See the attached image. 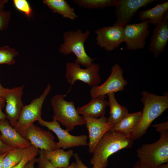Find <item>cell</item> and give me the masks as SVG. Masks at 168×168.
I'll return each instance as SVG.
<instances>
[{
    "instance_id": "6da1fadb",
    "label": "cell",
    "mask_w": 168,
    "mask_h": 168,
    "mask_svg": "<svg viewBox=\"0 0 168 168\" xmlns=\"http://www.w3.org/2000/svg\"><path fill=\"white\" fill-rule=\"evenodd\" d=\"M141 99L143 107L138 124L128 135L132 140L138 139L145 134L153 121L168 108V95L158 96L143 91Z\"/></svg>"
},
{
    "instance_id": "7a4b0ae2",
    "label": "cell",
    "mask_w": 168,
    "mask_h": 168,
    "mask_svg": "<svg viewBox=\"0 0 168 168\" xmlns=\"http://www.w3.org/2000/svg\"><path fill=\"white\" fill-rule=\"evenodd\" d=\"M133 143L127 135L111 130L107 132L93 150L90 161L93 168H106L111 155L121 150L131 148Z\"/></svg>"
},
{
    "instance_id": "3957f363",
    "label": "cell",
    "mask_w": 168,
    "mask_h": 168,
    "mask_svg": "<svg viewBox=\"0 0 168 168\" xmlns=\"http://www.w3.org/2000/svg\"><path fill=\"white\" fill-rule=\"evenodd\" d=\"M90 34L86 30L83 32L81 29L65 32L63 34V43L59 49V51L67 55L73 53L76 57L75 62L87 68L93 62L97 59L91 58L86 52L84 44Z\"/></svg>"
},
{
    "instance_id": "277c9868",
    "label": "cell",
    "mask_w": 168,
    "mask_h": 168,
    "mask_svg": "<svg viewBox=\"0 0 168 168\" xmlns=\"http://www.w3.org/2000/svg\"><path fill=\"white\" fill-rule=\"evenodd\" d=\"M160 134L157 141L144 144L136 151L139 161L149 168H156L168 162V130Z\"/></svg>"
},
{
    "instance_id": "5b68a950",
    "label": "cell",
    "mask_w": 168,
    "mask_h": 168,
    "mask_svg": "<svg viewBox=\"0 0 168 168\" xmlns=\"http://www.w3.org/2000/svg\"><path fill=\"white\" fill-rule=\"evenodd\" d=\"M65 96L60 94L52 97L51 101L54 113L52 119L60 123L69 132L76 126L85 124L86 121L78 113L74 102L66 100Z\"/></svg>"
},
{
    "instance_id": "8992f818",
    "label": "cell",
    "mask_w": 168,
    "mask_h": 168,
    "mask_svg": "<svg viewBox=\"0 0 168 168\" xmlns=\"http://www.w3.org/2000/svg\"><path fill=\"white\" fill-rule=\"evenodd\" d=\"M48 83L41 95L23 106L16 125L14 128L23 137L27 129L34 123L41 118V109L44 102L51 89Z\"/></svg>"
},
{
    "instance_id": "52a82bcc",
    "label": "cell",
    "mask_w": 168,
    "mask_h": 168,
    "mask_svg": "<svg viewBox=\"0 0 168 168\" xmlns=\"http://www.w3.org/2000/svg\"><path fill=\"white\" fill-rule=\"evenodd\" d=\"M100 69L99 65L96 63H92L90 66L83 69L75 62H68L66 65L65 77L71 86L76 81L79 80L92 87L98 85L101 82Z\"/></svg>"
},
{
    "instance_id": "ba28073f",
    "label": "cell",
    "mask_w": 168,
    "mask_h": 168,
    "mask_svg": "<svg viewBox=\"0 0 168 168\" xmlns=\"http://www.w3.org/2000/svg\"><path fill=\"white\" fill-rule=\"evenodd\" d=\"M38 121L40 125L47 128L56 135L58 140V142H57V149L61 148L65 149L88 145L87 135H82L76 136L72 135L66 129H62L57 121L53 120L49 122L41 118Z\"/></svg>"
},
{
    "instance_id": "9c48e42d",
    "label": "cell",
    "mask_w": 168,
    "mask_h": 168,
    "mask_svg": "<svg viewBox=\"0 0 168 168\" xmlns=\"http://www.w3.org/2000/svg\"><path fill=\"white\" fill-rule=\"evenodd\" d=\"M156 0H115L114 25L124 27L131 21L138 10L147 6Z\"/></svg>"
},
{
    "instance_id": "30bf717a",
    "label": "cell",
    "mask_w": 168,
    "mask_h": 168,
    "mask_svg": "<svg viewBox=\"0 0 168 168\" xmlns=\"http://www.w3.org/2000/svg\"><path fill=\"white\" fill-rule=\"evenodd\" d=\"M150 24L147 20L141 23L128 24L124 28V42L127 49L136 50L144 48L150 31Z\"/></svg>"
},
{
    "instance_id": "8fae6325",
    "label": "cell",
    "mask_w": 168,
    "mask_h": 168,
    "mask_svg": "<svg viewBox=\"0 0 168 168\" xmlns=\"http://www.w3.org/2000/svg\"><path fill=\"white\" fill-rule=\"evenodd\" d=\"M24 86L22 85L11 89L4 88L2 93V97L6 103V118L13 128L17 123L24 106L22 96Z\"/></svg>"
},
{
    "instance_id": "7c38bea8",
    "label": "cell",
    "mask_w": 168,
    "mask_h": 168,
    "mask_svg": "<svg viewBox=\"0 0 168 168\" xmlns=\"http://www.w3.org/2000/svg\"><path fill=\"white\" fill-rule=\"evenodd\" d=\"M123 70L118 64H114L111 69L110 75L102 85L92 87L90 90L92 98L111 93L122 91L127 84L123 76Z\"/></svg>"
},
{
    "instance_id": "4fadbf2b",
    "label": "cell",
    "mask_w": 168,
    "mask_h": 168,
    "mask_svg": "<svg viewBox=\"0 0 168 168\" xmlns=\"http://www.w3.org/2000/svg\"><path fill=\"white\" fill-rule=\"evenodd\" d=\"M124 27L115 25L99 28L95 31L97 45L111 51L124 42Z\"/></svg>"
},
{
    "instance_id": "5bb4252c",
    "label": "cell",
    "mask_w": 168,
    "mask_h": 168,
    "mask_svg": "<svg viewBox=\"0 0 168 168\" xmlns=\"http://www.w3.org/2000/svg\"><path fill=\"white\" fill-rule=\"evenodd\" d=\"M85 120V124L89 133L88 151L92 153L97 143L104 135L111 130L113 125L107 121L104 116L99 119L87 116H82Z\"/></svg>"
},
{
    "instance_id": "9a60e30c",
    "label": "cell",
    "mask_w": 168,
    "mask_h": 168,
    "mask_svg": "<svg viewBox=\"0 0 168 168\" xmlns=\"http://www.w3.org/2000/svg\"><path fill=\"white\" fill-rule=\"evenodd\" d=\"M24 138L38 149L47 151L57 149V142L54 141L55 138L52 133L34 124L27 129Z\"/></svg>"
},
{
    "instance_id": "2e32d148",
    "label": "cell",
    "mask_w": 168,
    "mask_h": 168,
    "mask_svg": "<svg viewBox=\"0 0 168 168\" xmlns=\"http://www.w3.org/2000/svg\"><path fill=\"white\" fill-rule=\"evenodd\" d=\"M155 26L150 38L149 51L156 58L164 51L168 41V11Z\"/></svg>"
},
{
    "instance_id": "e0dca14e",
    "label": "cell",
    "mask_w": 168,
    "mask_h": 168,
    "mask_svg": "<svg viewBox=\"0 0 168 168\" xmlns=\"http://www.w3.org/2000/svg\"><path fill=\"white\" fill-rule=\"evenodd\" d=\"M0 139L5 145L14 148H26L31 145L10 125L6 119L0 120Z\"/></svg>"
},
{
    "instance_id": "ac0fdd59",
    "label": "cell",
    "mask_w": 168,
    "mask_h": 168,
    "mask_svg": "<svg viewBox=\"0 0 168 168\" xmlns=\"http://www.w3.org/2000/svg\"><path fill=\"white\" fill-rule=\"evenodd\" d=\"M108 105V101L105 95H101L92 98L90 102L76 109L78 114L95 118L105 115V109Z\"/></svg>"
},
{
    "instance_id": "d6986e66",
    "label": "cell",
    "mask_w": 168,
    "mask_h": 168,
    "mask_svg": "<svg viewBox=\"0 0 168 168\" xmlns=\"http://www.w3.org/2000/svg\"><path fill=\"white\" fill-rule=\"evenodd\" d=\"M42 150L44 156L54 168L68 167L69 165L70 160L74 154L72 150L66 151L60 149L54 151Z\"/></svg>"
},
{
    "instance_id": "ffe728a7",
    "label": "cell",
    "mask_w": 168,
    "mask_h": 168,
    "mask_svg": "<svg viewBox=\"0 0 168 168\" xmlns=\"http://www.w3.org/2000/svg\"><path fill=\"white\" fill-rule=\"evenodd\" d=\"M168 11V1L158 4L152 8L142 10L138 13L139 20L142 21L147 20L150 24L156 26L162 19Z\"/></svg>"
},
{
    "instance_id": "44dd1931",
    "label": "cell",
    "mask_w": 168,
    "mask_h": 168,
    "mask_svg": "<svg viewBox=\"0 0 168 168\" xmlns=\"http://www.w3.org/2000/svg\"><path fill=\"white\" fill-rule=\"evenodd\" d=\"M141 114L142 111L133 113H128L114 125L110 130L128 136L138 124Z\"/></svg>"
},
{
    "instance_id": "7402d4cb",
    "label": "cell",
    "mask_w": 168,
    "mask_h": 168,
    "mask_svg": "<svg viewBox=\"0 0 168 168\" xmlns=\"http://www.w3.org/2000/svg\"><path fill=\"white\" fill-rule=\"evenodd\" d=\"M43 3L54 13L59 14L65 18L73 20L78 17L72 7L65 0H44Z\"/></svg>"
},
{
    "instance_id": "603a6c76",
    "label": "cell",
    "mask_w": 168,
    "mask_h": 168,
    "mask_svg": "<svg viewBox=\"0 0 168 168\" xmlns=\"http://www.w3.org/2000/svg\"><path fill=\"white\" fill-rule=\"evenodd\" d=\"M114 94V93L107 94L108 97V105L110 108V116L107 119V121L113 125L120 121L129 113L126 107L120 105L118 102Z\"/></svg>"
},
{
    "instance_id": "cb8c5ba5",
    "label": "cell",
    "mask_w": 168,
    "mask_h": 168,
    "mask_svg": "<svg viewBox=\"0 0 168 168\" xmlns=\"http://www.w3.org/2000/svg\"><path fill=\"white\" fill-rule=\"evenodd\" d=\"M72 2L80 7L90 9L114 7L115 0H73Z\"/></svg>"
},
{
    "instance_id": "d4e9b609",
    "label": "cell",
    "mask_w": 168,
    "mask_h": 168,
    "mask_svg": "<svg viewBox=\"0 0 168 168\" xmlns=\"http://www.w3.org/2000/svg\"><path fill=\"white\" fill-rule=\"evenodd\" d=\"M24 149L15 148L10 151L5 156L2 162V168H12L21 161Z\"/></svg>"
},
{
    "instance_id": "484cf974",
    "label": "cell",
    "mask_w": 168,
    "mask_h": 168,
    "mask_svg": "<svg viewBox=\"0 0 168 168\" xmlns=\"http://www.w3.org/2000/svg\"><path fill=\"white\" fill-rule=\"evenodd\" d=\"M18 54L14 49L8 46L0 48V64L11 65L14 64L15 62V57Z\"/></svg>"
},
{
    "instance_id": "4316f807",
    "label": "cell",
    "mask_w": 168,
    "mask_h": 168,
    "mask_svg": "<svg viewBox=\"0 0 168 168\" xmlns=\"http://www.w3.org/2000/svg\"><path fill=\"white\" fill-rule=\"evenodd\" d=\"M39 149L32 145L24 149L21 161L19 163L12 168H23L29 161L35 158L39 153Z\"/></svg>"
},
{
    "instance_id": "83f0119b",
    "label": "cell",
    "mask_w": 168,
    "mask_h": 168,
    "mask_svg": "<svg viewBox=\"0 0 168 168\" xmlns=\"http://www.w3.org/2000/svg\"><path fill=\"white\" fill-rule=\"evenodd\" d=\"M13 2L17 9L24 13L28 17L31 16L32 14V10L27 1L13 0Z\"/></svg>"
},
{
    "instance_id": "f1b7e54d",
    "label": "cell",
    "mask_w": 168,
    "mask_h": 168,
    "mask_svg": "<svg viewBox=\"0 0 168 168\" xmlns=\"http://www.w3.org/2000/svg\"><path fill=\"white\" fill-rule=\"evenodd\" d=\"M39 156L35 159L38 164V168H54L49 161L44 155L42 150H39Z\"/></svg>"
},
{
    "instance_id": "f546056e",
    "label": "cell",
    "mask_w": 168,
    "mask_h": 168,
    "mask_svg": "<svg viewBox=\"0 0 168 168\" xmlns=\"http://www.w3.org/2000/svg\"><path fill=\"white\" fill-rule=\"evenodd\" d=\"M11 16L9 11H3L0 12V30L6 29L8 26Z\"/></svg>"
},
{
    "instance_id": "4dcf8cb0",
    "label": "cell",
    "mask_w": 168,
    "mask_h": 168,
    "mask_svg": "<svg viewBox=\"0 0 168 168\" xmlns=\"http://www.w3.org/2000/svg\"><path fill=\"white\" fill-rule=\"evenodd\" d=\"M152 126L156 128L157 132L161 133L168 130V121L152 125Z\"/></svg>"
},
{
    "instance_id": "1f68e13d",
    "label": "cell",
    "mask_w": 168,
    "mask_h": 168,
    "mask_svg": "<svg viewBox=\"0 0 168 168\" xmlns=\"http://www.w3.org/2000/svg\"><path fill=\"white\" fill-rule=\"evenodd\" d=\"M73 156L75 159L76 168H88L83 164L77 153H74Z\"/></svg>"
},
{
    "instance_id": "d6a6232c",
    "label": "cell",
    "mask_w": 168,
    "mask_h": 168,
    "mask_svg": "<svg viewBox=\"0 0 168 168\" xmlns=\"http://www.w3.org/2000/svg\"><path fill=\"white\" fill-rule=\"evenodd\" d=\"M13 149L3 143L0 139V155L8 152Z\"/></svg>"
},
{
    "instance_id": "836d02e7",
    "label": "cell",
    "mask_w": 168,
    "mask_h": 168,
    "mask_svg": "<svg viewBox=\"0 0 168 168\" xmlns=\"http://www.w3.org/2000/svg\"><path fill=\"white\" fill-rule=\"evenodd\" d=\"M5 100L2 97L0 98V120L6 119L5 114L2 111L5 106Z\"/></svg>"
},
{
    "instance_id": "e575fe53",
    "label": "cell",
    "mask_w": 168,
    "mask_h": 168,
    "mask_svg": "<svg viewBox=\"0 0 168 168\" xmlns=\"http://www.w3.org/2000/svg\"><path fill=\"white\" fill-rule=\"evenodd\" d=\"M35 159V158L29 161L26 164L23 168H35L34 165L36 162Z\"/></svg>"
},
{
    "instance_id": "d590c367",
    "label": "cell",
    "mask_w": 168,
    "mask_h": 168,
    "mask_svg": "<svg viewBox=\"0 0 168 168\" xmlns=\"http://www.w3.org/2000/svg\"><path fill=\"white\" fill-rule=\"evenodd\" d=\"M133 168H149L143 164L139 160L137 161L134 164Z\"/></svg>"
},
{
    "instance_id": "8d00e7d4",
    "label": "cell",
    "mask_w": 168,
    "mask_h": 168,
    "mask_svg": "<svg viewBox=\"0 0 168 168\" xmlns=\"http://www.w3.org/2000/svg\"><path fill=\"white\" fill-rule=\"evenodd\" d=\"M7 2V0H0V12L4 11V5Z\"/></svg>"
},
{
    "instance_id": "74e56055",
    "label": "cell",
    "mask_w": 168,
    "mask_h": 168,
    "mask_svg": "<svg viewBox=\"0 0 168 168\" xmlns=\"http://www.w3.org/2000/svg\"><path fill=\"white\" fill-rule=\"evenodd\" d=\"M8 153V152L0 155V168H2V162L3 160Z\"/></svg>"
},
{
    "instance_id": "f35d334b",
    "label": "cell",
    "mask_w": 168,
    "mask_h": 168,
    "mask_svg": "<svg viewBox=\"0 0 168 168\" xmlns=\"http://www.w3.org/2000/svg\"><path fill=\"white\" fill-rule=\"evenodd\" d=\"M156 168H168V163L161 164L158 166Z\"/></svg>"
},
{
    "instance_id": "ab89813d",
    "label": "cell",
    "mask_w": 168,
    "mask_h": 168,
    "mask_svg": "<svg viewBox=\"0 0 168 168\" xmlns=\"http://www.w3.org/2000/svg\"><path fill=\"white\" fill-rule=\"evenodd\" d=\"M4 88L1 85L0 82V98L2 97V93Z\"/></svg>"
},
{
    "instance_id": "60d3db41",
    "label": "cell",
    "mask_w": 168,
    "mask_h": 168,
    "mask_svg": "<svg viewBox=\"0 0 168 168\" xmlns=\"http://www.w3.org/2000/svg\"><path fill=\"white\" fill-rule=\"evenodd\" d=\"M64 168H76V163L74 162H72L68 167Z\"/></svg>"
}]
</instances>
